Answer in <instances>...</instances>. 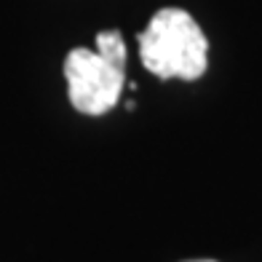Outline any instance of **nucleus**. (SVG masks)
I'll list each match as a JSON object with an SVG mask.
<instances>
[{"mask_svg": "<svg viewBox=\"0 0 262 262\" xmlns=\"http://www.w3.org/2000/svg\"><path fill=\"white\" fill-rule=\"evenodd\" d=\"M139 56L156 78L198 80L209 64V40L185 8H161L139 35Z\"/></svg>", "mask_w": 262, "mask_h": 262, "instance_id": "obj_1", "label": "nucleus"}, {"mask_svg": "<svg viewBox=\"0 0 262 262\" xmlns=\"http://www.w3.org/2000/svg\"><path fill=\"white\" fill-rule=\"evenodd\" d=\"M70 104L83 115L113 110L126 83V43L118 30L97 35V51L73 49L64 59Z\"/></svg>", "mask_w": 262, "mask_h": 262, "instance_id": "obj_2", "label": "nucleus"}, {"mask_svg": "<svg viewBox=\"0 0 262 262\" xmlns=\"http://www.w3.org/2000/svg\"><path fill=\"white\" fill-rule=\"evenodd\" d=\"M187 262H214V259H187Z\"/></svg>", "mask_w": 262, "mask_h": 262, "instance_id": "obj_3", "label": "nucleus"}]
</instances>
